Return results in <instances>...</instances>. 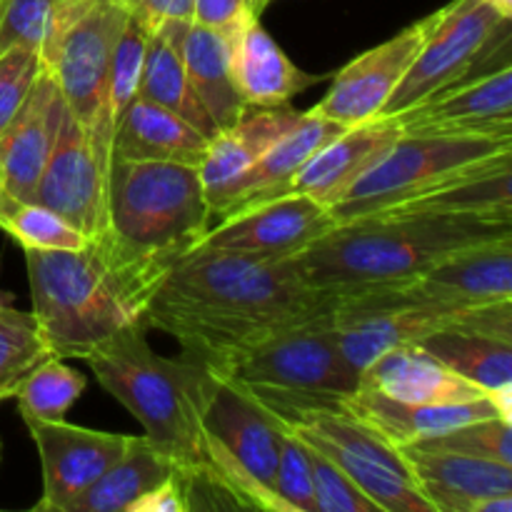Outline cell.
Returning a JSON list of instances; mask_svg holds the SVG:
<instances>
[{
	"label": "cell",
	"instance_id": "11",
	"mask_svg": "<svg viewBox=\"0 0 512 512\" xmlns=\"http://www.w3.org/2000/svg\"><path fill=\"white\" fill-rule=\"evenodd\" d=\"M470 308L430 298L413 280H403L338 295L333 330L345 360L363 373L388 350L418 343L438 330H458Z\"/></svg>",
	"mask_w": 512,
	"mask_h": 512
},
{
	"label": "cell",
	"instance_id": "28",
	"mask_svg": "<svg viewBox=\"0 0 512 512\" xmlns=\"http://www.w3.org/2000/svg\"><path fill=\"white\" fill-rule=\"evenodd\" d=\"M190 23L193 20H163L158 28L150 30L138 95L180 115L213 140L220 130L195 95L183 58V40Z\"/></svg>",
	"mask_w": 512,
	"mask_h": 512
},
{
	"label": "cell",
	"instance_id": "9",
	"mask_svg": "<svg viewBox=\"0 0 512 512\" xmlns=\"http://www.w3.org/2000/svg\"><path fill=\"white\" fill-rule=\"evenodd\" d=\"M128 8L120 0H83L40 63L58 83L65 105L93 143L105 173L113 160L110 60Z\"/></svg>",
	"mask_w": 512,
	"mask_h": 512
},
{
	"label": "cell",
	"instance_id": "49",
	"mask_svg": "<svg viewBox=\"0 0 512 512\" xmlns=\"http://www.w3.org/2000/svg\"><path fill=\"white\" fill-rule=\"evenodd\" d=\"M0 460H3V443H0Z\"/></svg>",
	"mask_w": 512,
	"mask_h": 512
},
{
	"label": "cell",
	"instance_id": "18",
	"mask_svg": "<svg viewBox=\"0 0 512 512\" xmlns=\"http://www.w3.org/2000/svg\"><path fill=\"white\" fill-rule=\"evenodd\" d=\"M65 100L48 70H40L28 98L0 133V170L18 203H33L48 155L58 135Z\"/></svg>",
	"mask_w": 512,
	"mask_h": 512
},
{
	"label": "cell",
	"instance_id": "36",
	"mask_svg": "<svg viewBox=\"0 0 512 512\" xmlns=\"http://www.w3.org/2000/svg\"><path fill=\"white\" fill-rule=\"evenodd\" d=\"M0 230L18 240L23 250H78L88 243L78 228L40 203H18L0 220Z\"/></svg>",
	"mask_w": 512,
	"mask_h": 512
},
{
	"label": "cell",
	"instance_id": "20",
	"mask_svg": "<svg viewBox=\"0 0 512 512\" xmlns=\"http://www.w3.org/2000/svg\"><path fill=\"white\" fill-rule=\"evenodd\" d=\"M298 118L300 110L285 108V105H275V108H248V113L238 123L220 130L210 140L208 153H205L203 163L198 165V173L213 218H218L223 213L230 193L238 185V180L248 173L250 165L275 140L283 138Z\"/></svg>",
	"mask_w": 512,
	"mask_h": 512
},
{
	"label": "cell",
	"instance_id": "1",
	"mask_svg": "<svg viewBox=\"0 0 512 512\" xmlns=\"http://www.w3.org/2000/svg\"><path fill=\"white\" fill-rule=\"evenodd\" d=\"M335 300L305 283L293 260L193 248L155 283L145 325L178 340L185 358L220 365L285 325L325 313Z\"/></svg>",
	"mask_w": 512,
	"mask_h": 512
},
{
	"label": "cell",
	"instance_id": "35",
	"mask_svg": "<svg viewBox=\"0 0 512 512\" xmlns=\"http://www.w3.org/2000/svg\"><path fill=\"white\" fill-rule=\"evenodd\" d=\"M85 390V375L63 363V358H48L20 383L13 398L18 400L20 418L65 420V413L78 403Z\"/></svg>",
	"mask_w": 512,
	"mask_h": 512
},
{
	"label": "cell",
	"instance_id": "41",
	"mask_svg": "<svg viewBox=\"0 0 512 512\" xmlns=\"http://www.w3.org/2000/svg\"><path fill=\"white\" fill-rule=\"evenodd\" d=\"M40 70L43 63L38 50L13 45L0 53V133L25 103Z\"/></svg>",
	"mask_w": 512,
	"mask_h": 512
},
{
	"label": "cell",
	"instance_id": "43",
	"mask_svg": "<svg viewBox=\"0 0 512 512\" xmlns=\"http://www.w3.org/2000/svg\"><path fill=\"white\" fill-rule=\"evenodd\" d=\"M125 8L148 30L163 20H193V0H125Z\"/></svg>",
	"mask_w": 512,
	"mask_h": 512
},
{
	"label": "cell",
	"instance_id": "38",
	"mask_svg": "<svg viewBox=\"0 0 512 512\" xmlns=\"http://www.w3.org/2000/svg\"><path fill=\"white\" fill-rule=\"evenodd\" d=\"M148 35L150 30L135 15L128 13L123 30L118 35V43H115L113 60H110V108H113V123L128 108L130 100L138 98Z\"/></svg>",
	"mask_w": 512,
	"mask_h": 512
},
{
	"label": "cell",
	"instance_id": "2",
	"mask_svg": "<svg viewBox=\"0 0 512 512\" xmlns=\"http://www.w3.org/2000/svg\"><path fill=\"white\" fill-rule=\"evenodd\" d=\"M512 238L508 220L383 210L338 223L293 260L313 288L330 295L403 283L465 245Z\"/></svg>",
	"mask_w": 512,
	"mask_h": 512
},
{
	"label": "cell",
	"instance_id": "10",
	"mask_svg": "<svg viewBox=\"0 0 512 512\" xmlns=\"http://www.w3.org/2000/svg\"><path fill=\"white\" fill-rule=\"evenodd\" d=\"M505 153H512V138L400 133L388 153L330 208V213L338 223H348L398 208Z\"/></svg>",
	"mask_w": 512,
	"mask_h": 512
},
{
	"label": "cell",
	"instance_id": "22",
	"mask_svg": "<svg viewBox=\"0 0 512 512\" xmlns=\"http://www.w3.org/2000/svg\"><path fill=\"white\" fill-rule=\"evenodd\" d=\"M343 130L345 125L315 113L313 108L300 113V118L295 120L293 128H290L283 138L275 140V143L250 165L248 173L238 180V185H235L233 193H230L228 203H225L218 220H223L225 215L238 213V210L253 208V205L265 203V200L290 193V185H293L300 168H303L325 143H330L335 135L343 133Z\"/></svg>",
	"mask_w": 512,
	"mask_h": 512
},
{
	"label": "cell",
	"instance_id": "32",
	"mask_svg": "<svg viewBox=\"0 0 512 512\" xmlns=\"http://www.w3.org/2000/svg\"><path fill=\"white\" fill-rule=\"evenodd\" d=\"M418 345L485 393L512 383V343L505 340L463 330H438L418 340Z\"/></svg>",
	"mask_w": 512,
	"mask_h": 512
},
{
	"label": "cell",
	"instance_id": "3",
	"mask_svg": "<svg viewBox=\"0 0 512 512\" xmlns=\"http://www.w3.org/2000/svg\"><path fill=\"white\" fill-rule=\"evenodd\" d=\"M30 303L55 358H80L115 333L145 323L153 288L103 243L78 250H25Z\"/></svg>",
	"mask_w": 512,
	"mask_h": 512
},
{
	"label": "cell",
	"instance_id": "14",
	"mask_svg": "<svg viewBox=\"0 0 512 512\" xmlns=\"http://www.w3.org/2000/svg\"><path fill=\"white\" fill-rule=\"evenodd\" d=\"M33 203L58 213L88 240H103L108 233V173L68 105Z\"/></svg>",
	"mask_w": 512,
	"mask_h": 512
},
{
	"label": "cell",
	"instance_id": "39",
	"mask_svg": "<svg viewBox=\"0 0 512 512\" xmlns=\"http://www.w3.org/2000/svg\"><path fill=\"white\" fill-rule=\"evenodd\" d=\"M298 438V435H295ZM303 443V440H300ZM313 485L315 512H380L378 505L338 468L330 458L303 443Z\"/></svg>",
	"mask_w": 512,
	"mask_h": 512
},
{
	"label": "cell",
	"instance_id": "34",
	"mask_svg": "<svg viewBox=\"0 0 512 512\" xmlns=\"http://www.w3.org/2000/svg\"><path fill=\"white\" fill-rule=\"evenodd\" d=\"M53 358L33 313L0 305V400L13 398L25 378Z\"/></svg>",
	"mask_w": 512,
	"mask_h": 512
},
{
	"label": "cell",
	"instance_id": "5",
	"mask_svg": "<svg viewBox=\"0 0 512 512\" xmlns=\"http://www.w3.org/2000/svg\"><path fill=\"white\" fill-rule=\"evenodd\" d=\"M83 360L95 380L143 425L145 438L178 465L180 480L198 475L203 465L198 360L155 353L145 338V323L128 325Z\"/></svg>",
	"mask_w": 512,
	"mask_h": 512
},
{
	"label": "cell",
	"instance_id": "40",
	"mask_svg": "<svg viewBox=\"0 0 512 512\" xmlns=\"http://www.w3.org/2000/svg\"><path fill=\"white\" fill-rule=\"evenodd\" d=\"M280 428H283L280 430V460L278 473H275V500H278V510L315 512L313 485H310V470L308 460H305L303 443L283 423H280Z\"/></svg>",
	"mask_w": 512,
	"mask_h": 512
},
{
	"label": "cell",
	"instance_id": "8",
	"mask_svg": "<svg viewBox=\"0 0 512 512\" xmlns=\"http://www.w3.org/2000/svg\"><path fill=\"white\" fill-rule=\"evenodd\" d=\"M305 445L333 460L380 512H435L403 450L355 418L340 400L260 403Z\"/></svg>",
	"mask_w": 512,
	"mask_h": 512
},
{
	"label": "cell",
	"instance_id": "37",
	"mask_svg": "<svg viewBox=\"0 0 512 512\" xmlns=\"http://www.w3.org/2000/svg\"><path fill=\"white\" fill-rule=\"evenodd\" d=\"M410 445L420 450H443V453L470 455V458L498 460V463L512 465V423H505L500 418L470 420V423Z\"/></svg>",
	"mask_w": 512,
	"mask_h": 512
},
{
	"label": "cell",
	"instance_id": "13",
	"mask_svg": "<svg viewBox=\"0 0 512 512\" xmlns=\"http://www.w3.org/2000/svg\"><path fill=\"white\" fill-rule=\"evenodd\" d=\"M395 118L408 135L512 138L510 60L473 70Z\"/></svg>",
	"mask_w": 512,
	"mask_h": 512
},
{
	"label": "cell",
	"instance_id": "27",
	"mask_svg": "<svg viewBox=\"0 0 512 512\" xmlns=\"http://www.w3.org/2000/svg\"><path fill=\"white\" fill-rule=\"evenodd\" d=\"M233 50V75L250 108H275L293 100L318 78L300 70L283 53L273 35L260 25V18H250L230 38Z\"/></svg>",
	"mask_w": 512,
	"mask_h": 512
},
{
	"label": "cell",
	"instance_id": "16",
	"mask_svg": "<svg viewBox=\"0 0 512 512\" xmlns=\"http://www.w3.org/2000/svg\"><path fill=\"white\" fill-rule=\"evenodd\" d=\"M43 468V498L35 510L70 512V505L130 448L133 435L103 433L65 420H28Z\"/></svg>",
	"mask_w": 512,
	"mask_h": 512
},
{
	"label": "cell",
	"instance_id": "4",
	"mask_svg": "<svg viewBox=\"0 0 512 512\" xmlns=\"http://www.w3.org/2000/svg\"><path fill=\"white\" fill-rule=\"evenodd\" d=\"M210 228L213 213L205 200L198 165L110 160L108 233L98 243L150 288Z\"/></svg>",
	"mask_w": 512,
	"mask_h": 512
},
{
	"label": "cell",
	"instance_id": "47",
	"mask_svg": "<svg viewBox=\"0 0 512 512\" xmlns=\"http://www.w3.org/2000/svg\"><path fill=\"white\" fill-rule=\"evenodd\" d=\"M480 3L490 5V8H493L495 13L503 15L505 20L512 18V0H480Z\"/></svg>",
	"mask_w": 512,
	"mask_h": 512
},
{
	"label": "cell",
	"instance_id": "19",
	"mask_svg": "<svg viewBox=\"0 0 512 512\" xmlns=\"http://www.w3.org/2000/svg\"><path fill=\"white\" fill-rule=\"evenodd\" d=\"M400 133L403 130L395 115H378L365 123L350 125L300 168L290 193L308 195L315 203L333 208L388 153Z\"/></svg>",
	"mask_w": 512,
	"mask_h": 512
},
{
	"label": "cell",
	"instance_id": "26",
	"mask_svg": "<svg viewBox=\"0 0 512 512\" xmlns=\"http://www.w3.org/2000/svg\"><path fill=\"white\" fill-rule=\"evenodd\" d=\"M210 138L158 103L133 98L113 128V158L200 165Z\"/></svg>",
	"mask_w": 512,
	"mask_h": 512
},
{
	"label": "cell",
	"instance_id": "45",
	"mask_svg": "<svg viewBox=\"0 0 512 512\" xmlns=\"http://www.w3.org/2000/svg\"><path fill=\"white\" fill-rule=\"evenodd\" d=\"M485 395L493 403V408L498 410V418L505 420V423H512V383L498 385V388H493Z\"/></svg>",
	"mask_w": 512,
	"mask_h": 512
},
{
	"label": "cell",
	"instance_id": "6",
	"mask_svg": "<svg viewBox=\"0 0 512 512\" xmlns=\"http://www.w3.org/2000/svg\"><path fill=\"white\" fill-rule=\"evenodd\" d=\"M198 420L203 465L183 480V490L208 488L220 505L278 510L275 473L280 423L238 383L200 363Z\"/></svg>",
	"mask_w": 512,
	"mask_h": 512
},
{
	"label": "cell",
	"instance_id": "48",
	"mask_svg": "<svg viewBox=\"0 0 512 512\" xmlns=\"http://www.w3.org/2000/svg\"><path fill=\"white\" fill-rule=\"evenodd\" d=\"M13 293H8V290H0V305H13Z\"/></svg>",
	"mask_w": 512,
	"mask_h": 512
},
{
	"label": "cell",
	"instance_id": "33",
	"mask_svg": "<svg viewBox=\"0 0 512 512\" xmlns=\"http://www.w3.org/2000/svg\"><path fill=\"white\" fill-rule=\"evenodd\" d=\"M80 3L83 0H0V53L25 45L43 58Z\"/></svg>",
	"mask_w": 512,
	"mask_h": 512
},
{
	"label": "cell",
	"instance_id": "21",
	"mask_svg": "<svg viewBox=\"0 0 512 512\" xmlns=\"http://www.w3.org/2000/svg\"><path fill=\"white\" fill-rule=\"evenodd\" d=\"M400 450L435 512H473L480 500L512 495V465L413 445Z\"/></svg>",
	"mask_w": 512,
	"mask_h": 512
},
{
	"label": "cell",
	"instance_id": "29",
	"mask_svg": "<svg viewBox=\"0 0 512 512\" xmlns=\"http://www.w3.org/2000/svg\"><path fill=\"white\" fill-rule=\"evenodd\" d=\"M390 210H415L435 215H473V218L512 223V153L488 160L448 183ZM383 213V210H380Z\"/></svg>",
	"mask_w": 512,
	"mask_h": 512
},
{
	"label": "cell",
	"instance_id": "24",
	"mask_svg": "<svg viewBox=\"0 0 512 512\" xmlns=\"http://www.w3.org/2000/svg\"><path fill=\"white\" fill-rule=\"evenodd\" d=\"M343 405L363 420L368 428L383 435L395 448L418 443L423 438L453 430L458 425L480 418H498V410L485 398L468 400V403H445V405H420L403 403V400L388 398L368 385H358V390L343 398Z\"/></svg>",
	"mask_w": 512,
	"mask_h": 512
},
{
	"label": "cell",
	"instance_id": "7",
	"mask_svg": "<svg viewBox=\"0 0 512 512\" xmlns=\"http://www.w3.org/2000/svg\"><path fill=\"white\" fill-rule=\"evenodd\" d=\"M333 308L285 325L208 368L263 403L348 398L358 390L360 373L345 360L335 338Z\"/></svg>",
	"mask_w": 512,
	"mask_h": 512
},
{
	"label": "cell",
	"instance_id": "44",
	"mask_svg": "<svg viewBox=\"0 0 512 512\" xmlns=\"http://www.w3.org/2000/svg\"><path fill=\"white\" fill-rule=\"evenodd\" d=\"M130 512H188V500H185L183 480L173 478L155 488L153 493L143 495Z\"/></svg>",
	"mask_w": 512,
	"mask_h": 512
},
{
	"label": "cell",
	"instance_id": "23",
	"mask_svg": "<svg viewBox=\"0 0 512 512\" xmlns=\"http://www.w3.org/2000/svg\"><path fill=\"white\" fill-rule=\"evenodd\" d=\"M425 295L453 305L512 300V238L465 245L413 280Z\"/></svg>",
	"mask_w": 512,
	"mask_h": 512
},
{
	"label": "cell",
	"instance_id": "12",
	"mask_svg": "<svg viewBox=\"0 0 512 512\" xmlns=\"http://www.w3.org/2000/svg\"><path fill=\"white\" fill-rule=\"evenodd\" d=\"M510 20L480 0H453L428 15V35L380 115H398L490 63ZM505 63V60H503Z\"/></svg>",
	"mask_w": 512,
	"mask_h": 512
},
{
	"label": "cell",
	"instance_id": "25",
	"mask_svg": "<svg viewBox=\"0 0 512 512\" xmlns=\"http://www.w3.org/2000/svg\"><path fill=\"white\" fill-rule=\"evenodd\" d=\"M360 385H368L388 398L420 405L468 403L485 398V390L460 378L418 343L400 345L375 358L360 373Z\"/></svg>",
	"mask_w": 512,
	"mask_h": 512
},
{
	"label": "cell",
	"instance_id": "50",
	"mask_svg": "<svg viewBox=\"0 0 512 512\" xmlns=\"http://www.w3.org/2000/svg\"><path fill=\"white\" fill-rule=\"evenodd\" d=\"M120 3H125V0H120Z\"/></svg>",
	"mask_w": 512,
	"mask_h": 512
},
{
	"label": "cell",
	"instance_id": "17",
	"mask_svg": "<svg viewBox=\"0 0 512 512\" xmlns=\"http://www.w3.org/2000/svg\"><path fill=\"white\" fill-rule=\"evenodd\" d=\"M425 35H428V18L418 20L385 43L350 60L343 70H338L325 98L313 108L315 113L345 128L378 118L413 65Z\"/></svg>",
	"mask_w": 512,
	"mask_h": 512
},
{
	"label": "cell",
	"instance_id": "46",
	"mask_svg": "<svg viewBox=\"0 0 512 512\" xmlns=\"http://www.w3.org/2000/svg\"><path fill=\"white\" fill-rule=\"evenodd\" d=\"M15 208H18V200H15L13 195L8 193V188H5L3 170H0V220H3L5 215H10V213H13Z\"/></svg>",
	"mask_w": 512,
	"mask_h": 512
},
{
	"label": "cell",
	"instance_id": "30",
	"mask_svg": "<svg viewBox=\"0 0 512 512\" xmlns=\"http://www.w3.org/2000/svg\"><path fill=\"white\" fill-rule=\"evenodd\" d=\"M183 58L195 95L218 130L238 123L250 105L245 103L233 75V50L228 35L190 23L183 40Z\"/></svg>",
	"mask_w": 512,
	"mask_h": 512
},
{
	"label": "cell",
	"instance_id": "15",
	"mask_svg": "<svg viewBox=\"0 0 512 512\" xmlns=\"http://www.w3.org/2000/svg\"><path fill=\"white\" fill-rule=\"evenodd\" d=\"M330 208L300 193H285L253 208L225 215L195 248L230 250L265 260H290L333 230Z\"/></svg>",
	"mask_w": 512,
	"mask_h": 512
},
{
	"label": "cell",
	"instance_id": "31",
	"mask_svg": "<svg viewBox=\"0 0 512 512\" xmlns=\"http://www.w3.org/2000/svg\"><path fill=\"white\" fill-rule=\"evenodd\" d=\"M180 470L148 438H135L130 448L70 505V512H130L143 495L153 493Z\"/></svg>",
	"mask_w": 512,
	"mask_h": 512
},
{
	"label": "cell",
	"instance_id": "42",
	"mask_svg": "<svg viewBox=\"0 0 512 512\" xmlns=\"http://www.w3.org/2000/svg\"><path fill=\"white\" fill-rule=\"evenodd\" d=\"M270 0H193V23L215 28L228 40L248 23L260 18Z\"/></svg>",
	"mask_w": 512,
	"mask_h": 512
}]
</instances>
